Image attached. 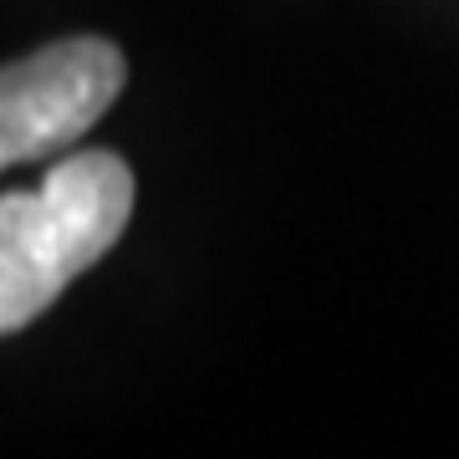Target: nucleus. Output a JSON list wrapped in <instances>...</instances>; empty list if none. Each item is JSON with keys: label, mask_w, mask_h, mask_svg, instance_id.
<instances>
[{"label": "nucleus", "mask_w": 459, "mask_h": 459, "mask_svg": "<svg viewBox=\"0 0 459 459\" xmlns=\"http://www.w3.org/2000/svg\"><path fill=\"white\" fill-rule=\"evenodd\" d=\"M133 214V169L108 153H66L41 189L0 195V337L31 327L51 301L117 246Z\"/></svg>", "instance_id": "nucleus-1"}, {"label": "nucleus", "mask_w": 459, "mask_h": 459, "mask_svg": "<svg viewBox=\"0 0 459 459\" xmlns=\"http://www.w3.org/2000/svg\"><path fill=\"white\" fill-rule=\"evenodd\" d=\"M128 62L102 36H72L0 66V169L62 153L117 102Z\"/></svg>", "instance_id": "nucleus-2"}]
</instances>
